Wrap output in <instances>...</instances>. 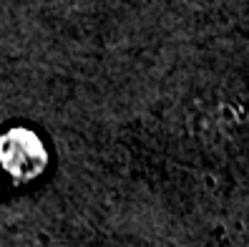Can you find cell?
<instances>
[{
  "mask_svg": "<svg viewBox=\"0 0 249 247\" xmlns=\"http://www.w3.org/2000/svg\"><path fill=\"white\" fill-rule=\"evenodd\" d=\"M0 164L16 182L36 179L48 164V152L31 129H10L0 136Z\"/></svg>",
  "mask_w": 249,
  "mask_h": 247,
  "instance_id": "6da1fadb",
  "label": "cell"
}]
</instances>
